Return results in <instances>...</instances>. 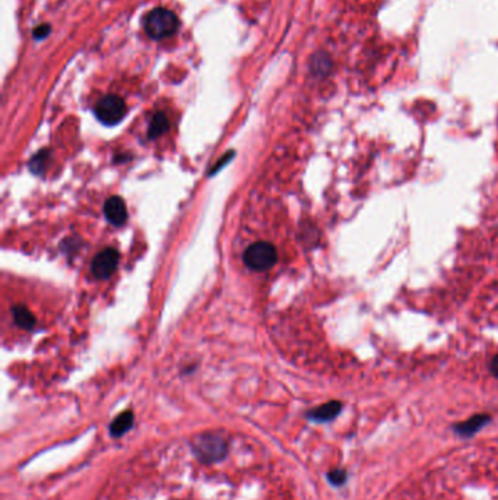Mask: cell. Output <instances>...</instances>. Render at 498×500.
I'll list each match as a JSON object with an SVG mask.
<instances>
[{
	"label": "cell",
	"mask_w": 498,
	"mask_h": 500,
	"mask_svg": "<svg viewBox=\"0 0 498 500\" xmlns=\"http://www.w3.org/2000/svg\"><path fill=\"white\" fill-rule=\"evenodd\" d=\"M179 18L174 12L157 8L145 19V31L152 40H164L179 31Z\"/></svg>",
	"instance_id": "cell-1"
},
{
	"label": "cell",
	"mask_w": 498,
	"mask_h": 500,
	"mask_svg": "<svg viewBox=\"0 0 498 500\" xmlns=\"http://www.w3.org/2000/svg\"><path fill=\"white\" fill-rule=\"evenodd\" d=\"M246 267L251 271H268L278 260V253L274 245L268 242H257L249 246L243 255Z\"/></svg>",
	"instance_id": "cell-2"
},
{
	"label": "cell",
	"mask_w": 498,
	"mask_h": 500,
	"mask_svg": "<svg viewBox=\"0 0 498 500\" xmlns=\"http://www.w3.org/2000/svg\"><path fill=\"white\" fill-rule=\"evenodd\" d=\"M126 103L123 101V98L117 96H107L101 98L95 106L97 119L107 126H114L120 123L123 117L126 116Z\"/></svg>",
	"instance_id": "cell-3"
},
{
	"label": "cell",
	"mask_w": 498,
	"mask_h": 500,
	"mask_svg": "<svg viewBox=\"0 0 498 500\" xmlns=\"http://www.w3.org/2000/svg\"><path fill=\"white\" fill-rule=\"evenodd\" d=\"M194 452L203 462H215L227 452L225 440L219 434H202L193 445Z\"/></svg>",
	"instance_id": "cell-4"
},
{
	"label": "cell",
	"mask_w": 498,
	"mask_h": 500,
	"mask_svg": "<svg viewBox=\"0 0 498 500\" xmlns=\"http://www.w3.org/2000/svg\"><path fill=\"white\" fill-rule=\"evenodd\" d=\"M119 259H120V255L115 249L113 248L104 249L93 260V267H91L93 275L98 280L108 278L115 271L117 265H119Z\"/></svg>",
	"instance_id": "cell-5"
},
{
	"label": "cell",
	"mask_w": 498,
	"mask_h": 500,
	"mask_svg": "<svg viewBox=\"0 0 498 500\" xmlns=\"http://www.w3.org/2000/svg\"><path fill=\"white\" fill-rule=\"evenodd\" d=\"M105 218L115 227H120L128 220L126 203L120 196H111L104 205Z\"/></svg>",
	"instance_id": "cell-6"
},
{
	"label": "cell",
	"mask_w": 498,
	"mask_h": 500,
	"mask_svg": "<svg viewBox=\"0 0 498 500\" xmlns=\"http://www.w3.org/2000/svg\"><path fill=\"white\" fill-rule=\"evenodd\" d=\"M341 408H342L341 402L331 401L325 405L317 407L316 409L310 411L308 419H311L314 422H329V420H333L341 413Z\"/></svg>",
	"instance_id": "cell-7"
},
{
	"label": "cell",
	"mask_w": 498,
	"mask_h": 500,
	"mask_svg": "<svg viewBox=\"0 0 498 500\" xmlns=\"http://www.w3.org/2000/svg\"><path fill=\"white\" fill-rule=\"evenodd\" d=\"M12 315H14V319H15V323L18 327H21L22 330H33L34 325H36V317L34 315L29 312L25 306H15L12 309Z\"/></svg>",
	"instance_id": "cell-8"
},
{
	"label": "cell",
	"mask_w": 498,
	"mask_h": 500,
	"mask_svg": "<svg viewBox=\"0 0 498 500\" xmlns=\"http://www.w3.org/2000/svg\"><path fill=\"white\" fill-rule=\"evenodd\" d=\"M133 426V413L132 411H125L119 417H117L111 426H110V432L114 437H120L123 436L128 430H130V427Z\"/></svg>",
	"instance_id": "cell-9"
},
{
	"label": "cell",
	"mask_w": 498,
	"mask_h": 500,
	"mask_svg": "<svg viewBox=\"0 0 498 500\" xmlns=\"http://www.w3.org/2000/svg\"><path fill=\"white\" fill-rule=\"evenodd\" d=\"M311 72L316 76H326L332 69V61L326 53H317L311 58Z\"/></svg>",
	"instance_id": "cell-10"
},
{
	"label": "cell",
	"mask_w": 498,
	"mask_h": 500,
	"mask_svg": "<svg viewBox=\"0 0 498 500\" xmlns=\"http://www.w3.org/2000/svg\"><path fill=\"white\" fill-rule=\"evenodd\" d=\"M170 129V121L168 117L164 113H155L152 121L150 123V129H148V136L151 139H157L158 136L164 135L167 131Z\"/></svg>",
	"instance_id": "cell-11"
},
{
	"label": "cell",
	"mask_w": 498,
	"mask_h": 500,
	"mask_svg": "<svg viewBox=\"0 0 498 500\" xmlns=\"http://www.w3.org/2000/svg\"><path fill=\"white\" fill-rule=\"evenodd\" d=\"M487 422H488V417H487V416H475V417H472L471 420H467L466 423L459 424V426L456 427V430H457L460 434H472V433H475L477 430H479Z\"/></svg>",
	"instance_id": "cell-12"
},
{
	"label": "cell",
	"mask_w": 498,
	"mask_h": 500,
	"mask_svg": "<svg viewBox=\"0 0 498 500\" xmlns=\"http://www.w3.org/2000/svg\"><path fill=\"white\" fill-rule=\"evenodd\" d=\"M47 158H48V151H47V150L40 151L37 155H34V158L31 160V163H29V168H31L33 173L40 174V173L44 170V167H46Z\"/></svg>",
	"instance_id": "cell-13"
},
{
	"label": "cell",
	"mask_w": 498,
	"mask_h": 500,
	"mask_svg": "<svg viewBox=\"0 0 498 500\" xmlns=\"http://www.w3.org/2000/svg\"><path fill=\"white\" fill-rule=\"evenodd\" d=\"M50 31H51V26L48 24H41L34 29L33 34H34L36 40H44L46 37H48Z\"/></svg>",
	"instance_id": "cell-14"
},
{
	"label": "cell",
	"mask_w": 498,
	"mask_h": 500,
	"mask_svg": "<svg viewBox=\"0 0 498 500\" xmlns=\"http://www.w3.org/2000/svg\"><path fill=\"white\" fill-rule=\"evenodd\" d=\"M345 477H346V474H345V471H342V469H335V471H332L329 474L331 481L335 484H342L345 481Z\"/></svg>",
	"instance_id": "cell-15"
},
{
	"label": "cell",
	"mask_w": 498,
	"mask_h": 500,
	"mask_svg": "<svg viewBox=\"0 0 498 500\" xmlns=\"http://www.w3.org/2000/svg\"><path fill=\"white\" fill-rule=\"evenodd\" d=\"M491 372L498 377V356H495L491 362Z\"/></svg>",
	"instance_id": "cell-16"
}]
</instances>
